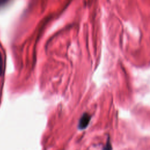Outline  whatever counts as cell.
<instances>
[{
    "mask_svg": "<svg viewBox=\"0 0 150 150\" xmlns=\"http://www.w3.org/2000/svg\"><path fill=\"white\" fill-rule=\"evenodd\" d=\"M9 0H0V7H1L5 4Z\"/></svg>",
    "mask_w": 150,
    "mask_h": 150,
    "instance_id": "3957f363",
    "label": "cell"
},
{
    "mask_svg": "<svg viewBox=\"0 0 150 150\" xmlns=\"http://www.w3.org/2000/svg\"><path fill=\"white\" fill-rule=\"evenodd\" d=\"M3 70V61L1 53H0V76H1Z\"/></svg>",
    "mask_w": 150,
    "mask_h": 150,
    "instance_id": "7a4b0ae2",
    "label": "cell"
},
{
    "mask_svg": "<svg viewBox=\"0 0 150 150\" xmlns=\"http://www.w3.org/2000/svg\"><path fill=\"white\" fill-rule=\"evenodd\" d=\"M90 119H91L90 116H89L87 113H85L81 117L80 120H79V123L78 124V128L80 130L85 129L89 125Z\"/></svg>",
    "mask_w": 150,
    "mask_h": 150,
    "instance_id": "6da1fadb",
    "label": "cell"
}]
</instances>
